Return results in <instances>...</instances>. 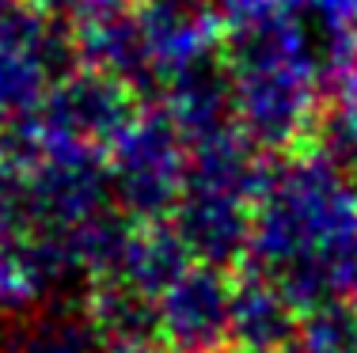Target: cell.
<instances>
[{
  "mask_svg": "<svg viewBox=\"0 0 357 353\" xmlns=\"http://www.w3.org/2000/svg\"><path fill=\"white\" fill-rule=\"evenodd\" d=\"M240 266L301 315L357 304V179L316 148L266 156Z\"/></svg>",
  "mask_w": 357,
  "mask_h": 353,
  "instance_id": "6da1fadb",
  "label": "cell"
},
{
  "mask_svg": "<svg viewBox=\"0 0 357 353\" xmlns=\"http://www.w3.org/2000/svg\"><path fill=\"white\" fill-rule=\"evenodd\" d=\"M262 167L266 152H259L243 130L190 148L183 194L167 224L178 232L194 262L220 270H236L243 262Z\"/></svg>",
  "mask_w": 357,
  "mask_h": 353,
  "instance_id": "7a4b0ae2",
  "label": "cell"
},
{
  "mask_svg": "<svg viewBox=\"0 0 357 353\" xmlns=\"http://www.w3.org/2000/svg\"><path fill=\"white\" fill-rule=\"evenodd\" d=\"M190 145L160 107H144L141 118L103 156L114 205L130 221H167L186 182Z\"/></svg>",
  "mask_w": 357,
  "mask_h": 353,
  "instance_id": "3957f363",
  "label": "cell"
},
{
  "mask_svg": "<svg viewBox=\"0 0 357 353\" xmlns=\"http://www.w3.org/2000/svg\"><path fill=\"white\" fill-rule=\"evenodd\" d=\"M144 107L149 103L130 84L114 80L110 72L76 65L50 88L35 130L42 145L107 156L110 145L137 122Z\"/></svg>",
  "mask_w": 357,
  "mask_h": 353,
  "instance_id": "277c9868",
  "label": "cell"
},
{
  "mask_svg": "<svg viewBox=\"0 0 357 353\" xmlns=\"http://www.w3.org/2000/svg\"><path fill=\"white\" fill-rule=\"evenodd\" d=\"M160 334L178 353L232 346V270L190 262L156 300Z\"/></svg>",
  "mask_w": 357,
  "mask_h": 353,
  "instance_id": "5b68a950",
  "label": "cell"
},
{
  "mask_svg": "<svg viewBox=\"0 0 357 353\" xmlns=\"http://www.w3.org/2000/svg\"><path fill=\"white\" fill-rule=\"evenodd\" d=\"M0 353H107L84 297H50L0 323Z\"/></svg>",
  "mask_w": 357,
  "mask_h": 353,
  "instance_id": "8992f818",
  "label": "cell"
},
{
  "mask_svg": "<svg viewBox=\"0 0 357 353\" xmlns=\"http://www.w3.org/2000/svg\"><path fill=\"white\" fill-rule=\"evenodd\" d=\"M304 315L248 266L232 270V346L240 353H274L289 346Z\"/></svg>",
  "mask_w": 357,
  "mask_h": 353,
  "instance_id": "52a82bcc",
  "label": "cell"
},
{
  "mask_svg": "<svg viewBox=\"0 0 357 353\" xmlns=\"http://www.w3.org/2000/svg\"><path fill=\"white\" fill-rule=\"evenodd\" d=\"M190 262H194V255L186 251V243L178 240V232L172 228V224L167 221H149V224H133V232H130V240H126L118 262L110 266V274H103V277H118V281L141 289L144 297L160 300L164 289ZM103 277H99V281H103Z\"/></svg>",
  "mask_w": 357,
  "mask_h": 353,
  "instance_id": "ba28073f",
  "label": "cell"
},
{
  "mask_svg": "<svg viewBox=\"0 0 357 353\" xmlns=\"http://www.w3.org/2000/svg\"><path fill=\"white\" fill-rule=\"evenodd\" d=\"M274 353H357V304L304 315L296 338Z\"/></svg>",
  "mask_w": 357,
  "mask_h": 353,
  "instance_id": "9c48e42d",
  "label": "cell"
},
{
  "mask_svg": "<svg viewBox=\"0 0 357 353\" xmlns=\"http://www.w3.org/2000/svg\"><path fill=\"white\" fill-rule=\"evenodd\" d=\"M38 15L61 23L69 31H80L96 19H107V15H118V12H130L137 0H27Z\"/></svg>",
  "mask_w": 357,
  "mask_h": 353,
  "instance_id": "30bf717a",
  "label": "cell"
},
{
  "mask_svg": "<svg viewBox=\"0 0 357 353\" xmlns=\"http://www.w3.org/2000/svg\"><path fill=\"white\" fill-rule=\"evenodd\" d=\"M107 353H178L164 334H144V338H126V342H110Z\"/></svg>",
  "mask_w": 357,
  "mask_h": 353,
  "instance_id": "8fae6325",
  "label": "cell"
},
{
  "mask_svg": "<svg viewBox=\"0 0 357 353\" xmlns=\"http://www.w3.org/2000/svg\"><path fill=\"white\" fill-rule=\"evenodd\" d=\"M213 353H240V350H236V346H225V350H213Z\"/></svg>",
  "mask_w": 357,
  "mask_h": 353,
  "instance_id": "7c38bea8",
  "label": "cell"
}]
</instances>
